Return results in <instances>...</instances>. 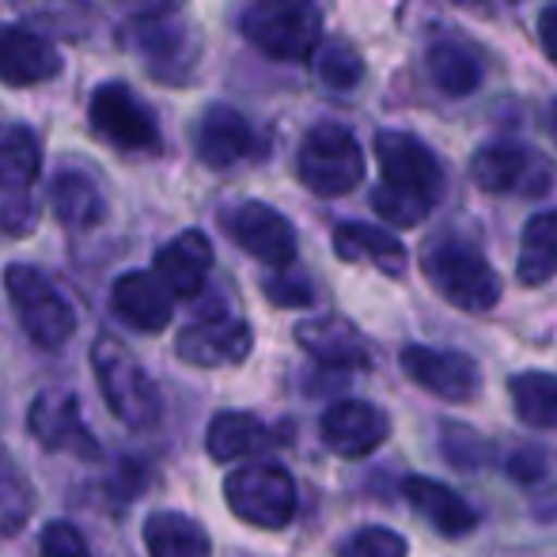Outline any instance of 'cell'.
<instances>
[{"label": "cell", "instance_id": "1", "mask_svg": "<svg viewBox=\"0 0 557 557\" xmlns=\"http://www.w3.org/2000/svg\"><path fill=\"white\" fill-rule=\"evenodd\" d=\"M91 372H96V383L103 391V403L111 406V413L125 429L145 433V429L160 425V391H156L152 375L137 364V357L117 337H96V345H91Z\"/></svg>", "mask_w": 557, "mask_h": 557}, {"label": "cell", "instance_id": "2", "mask_svg": "<svg viewBox=\"0 0 557 557\" xmlns=\"http://www.w3.org/2000/svg\"><path fill=\"white\" fill-rule=\"evenodd\" d=\"M239 30L273 61H308L323 46V15L311 0H247Z\"/></svg>", "mask_w": 557, "mask_h": 557}, {"label": "cell", "instance_id": "3", "mask_svg": "<svg viewBox=\"0 0 557 557\" xmlns=\"http://www.w3.org/2000/svg\"><path fill=\"white\" fill-rule=\"evenodd\" d=\"M425 277L447 304L462 311H490L500 300V277L478 247L455 235H441L436 243L425 247Z\"/></svg>", "mask_w": 557, "mask_h": 557}, {"label": "cell", "instance_id": "4", "mask_svg": "<svg viewBox=\"0 0 557 557\" xmlns=\"http://www.w3.org/2000/svg\"><path fill=\"white\" fill-rule=\"evenodd\" d=\"M4 293L12 304L15 319H20L23 334L38 345V349H61L69 337L76 334V311L65 300L58 285L35 265H8L4 270Z\"/></svg>", "mask_w": 557, "mask_h": 557}, {"label": "cell", "instance_id": "5", "mask_svg": "<svg viewBox=\"0 0 557 557\" xmlns=\"http://www.w3.org/2000/svg\"><path fill=\"white\" fill-rule=\"evenodd\" d=\"M232 516L262 531H281L296 516V482L281 462H250L224 478Z\"/></svg>", "mask_w": 557, "mask_h": 557}, {"label": "cell", "instance_id": "6", "mask_svg": "<svg viewBox=\"0 0 557 557\" xmlns=\"http://www.w3.org/2000/svg\"><path fill=\"white\" fill-rule=\"evenodd\" d=\"M296 171H300V183L311 194L342 198V194L357 190L360 178H364V152H360L357 137L345 125L323 122L311 125V133L304 137Z\"/></svg>", "mask_w": 557, "mask_h": 557}, {"label": "cell", "instance_id": "7", "mask_svg": "<svg viewBox=\"0 0 557 557\" xmlns=\"http://www.w3.org/2000/svg\"><path fill=\"white\" fill-rule=\"evenodd\" d=\"M88 117L96 137L122 148V152H160L156 114L133 96L129 84H99L88 103Z\"/></svg>", "mask_w": 557, "mask_h": 557}, {"label": "cell", "instance_id": "8", "mask_svg": "<svg viewBox=\"0 0 557 557\" xmlns=\"http://www.w3.org/2000/svg\"><path fill=\"white\" fill-rule=\"evenodd\" d=\"M224 232L232 235L235 247H243L250 258L273 265V270L296 262V227L265 201H239L235 209H227Z\"/></svg>", "mask_w": 557, "mask_h": 557}, {"label": "cell", "instance_id": "9", "mask_svg": "<svg viewBox=\"0 0 557 557\" xmlns=\"http://www.w3.org/2000/svg\"><path fill=\"white\" fill-rule=\"evenodd\" d=\"M470 178L478 190L485 194H523V198H539L550 190L554 168L531 148L516 145H493L470 160Z\"/></svg>", "mask_w": 557, "mask_h": 557}, {"label": "cell", "instance_id": "10", "mask_svg": "<svg viewBox=\"0 0 557 557\" xmlns=\"http://www.w3.org/2000/svg\"><path fill=\"white\" fill-rule=\"evenodd\" d=\"M27 429L46 451H65L91 462L103 455L96 433L84 425L81 403H76L73 391H42L27 410Z\"/></svg>", "mask_w": 557, "mask_h": 557}, {"label": "cell", "instance_id": "11", "mask_svg": "<svg viewBox=\"0 0 557 557\" xmlns=\"http://www.w3.org/2000/svg\"><path fill=\"white\" fill-rule=\"evenodd\" d=\"M403 372L410 375L418 387H425L429 395L444 398L451 406H462L470 398H478L482 391V372L478 364L459 349H429V345H406L398 357Z\"/></svg>", "mask_w": 557, "mask_h": 557}, {"label": "cell", "instance_id": "12", "mask_svg": "<svg viewBox=\"0 0 557 557\" xmlns=\"http://www.w3.org/2000/svg\"><path fill=\"white\" fill-rule=\"evenodd\" d=\"M375 156H380L383 183L395 186V190L418 194V198L436 206V198L444 190V171L418 137H410V133H380L375 137Z\"/></svg>", "mask_w": 557, "mask_h": 557}, {"label": "cell", "instance_id": "13", "mask_svg": "<svg viewBox=\"0 0 557 557\" xmlns=\"http://www.w3.org/2000/svg\"><path fill=\"white\" fill-rule=\"evenodd\" d=\"M319 433H323V444L334 455H342V459H364L380 444H387L391 421L380 406L364 403V398H342V403H334L323 413Z\"/></svg>", "mask_w": 557, "mask_h": 557}, {"label": "cell", "instance_id": "14", "mask_svg": "<svg viewBox=\"0 0 557 557\" xmlns=\"http://www.w3.org/2000/svg\"><path fill=\"white\" fill-rule=\"evenodd\" d=\"M61 73V53L50 38L35 35L20 23H0V84L8 88H35Z\"/></svg>", "mask_w": 557, "mask_h": 557}, {"label": "cell", "instance_id": "15", "mask_svg": "<svg viewBox=\"0 0 557 557\" xmlns=\"http://www.w3.org/2000/svg\"><path fill=\"white\" fill-rule=\"evenodd\" d=\"M255 345V334L243 319H201L175 337L178 360L194 368H227L243 364Z\"/></svg>", "mask_w": 557, "mask_h": 557}, {"label": "cell", "instance_id": "16", "mask_svg": "<svg viewBox=\"0 0 557 557\" xmlns=\"http://www.w3.org/2000/svg\"><path fill=\"white\" fill-rule=\"evenodd\" d=\"M111 308L125 326H133L140 334L168 331L171 315H175L171 288L160 281V273H145V270H129L114 281Z\"/></svg>", "mask_w": 557, "mask_h": 557}, {"label": "cell", "instance_id": "17", "mask_svg": "<svg viewBox=\"0 0 557 557\" xmlns=\"http://www.w3.org/2000/svg\"><path fill=\"white\" fill-rule=\"evenodd\" d=\"M194 148H198V160L206 163V168L224 171V168H235L243 156H250L255 133H250V122L235 111V107L213 103V107H206L198 129H194Z\"/></svg>", "mask_w": 557, "mask_h": 557}, {"label": "cell", "instance_id": "18", "mask_svg": "<svg viewBox=\"0 0 557 557\" xmlns=\"http://www.w3.org/2000/svg\"><path fill=\"white\" fill-rule=\"evenodd\" d=\"M209 270H213V243L206 239V232L190 227L156 250V273L178 300H194L206 288Z\"/></svg>", "mask_w": 557, "mask_h": 557}, {"label": "cell", "instance_id": "19", "mask_svg": "<svg viewBox=\"0 0 557 557\" xmlns=\"http://www.w3.org/2000/svg\"><path fill=\"white\" fill-rule=\"evenodd\" d=\"M403 497L410 500L413 512H418L425 523H433L444 539H462L478 528V512L470 508V500L459 497V493L444 482L410 474L403 482Z\"/></svg>", "mask_w": 557, "mask_h": 557}, {"label": "cell", "instance_id": "20", "mask_svg": "<svg viewBox=\"0 0 557 557\" xmlns=\"http://www.w3.org/2000/svg\"><path fill=\"white\" fill-rule=\"evenodd\" d=\"M296 342L326 368H368L372 364V349H368L364 334L357 331L352 323L337 315H326V319H311V323H300L296 326Z\"/></svg>", "mask_w": 557, "mask_h": 557}, {"label": "cell", "instance_id": "21", "mask_svg": "<svg viewBox=\"0 0 557 557\" xmlns=\"http://www.w3.org/2000/svg\"><path fill=\"white\" fill-rule=\"evenodd\" d=\"M273 444H277V433L265 421H258L255 413H243V410L216 413L206 429V447L216 462L247 459V455H258Z\"/></svg>", "mask_w": 557, "mask_h": 557}, {"label": "cell", "instance_id": "22", "mask_svg": "<svg viewBox=\"0 0 557 557\" xmlns=\"http://www.w3.org/2000/svg\"><path fill=\"white\" fill-rule=\"evenodd\" d=\"M334 255L345 262H372L387 277H403L406 247L391 232L372 224H342L334 232Z\"/></svg>", "mask_w": 557, "mask_h": 557}, {"label": "cell", "instance_id": "23", "mask_svg": "<svg viewBox=\"0 0 557 557\" xmlns=\"http://www.w3.org/2000/svg\"><path fill=\"white\" fill-rule=\"evenodd\" d=\"M50 206L53 216L65 227H76V232H88V227H99L107 221L103 194H99L96 178L84 175V171H61V175H53Z\"/></svg>", "mask_w": 557, "mask_h": 557}, {"label": "cell", "instance_id": "24", "mask_svg": "<svg viewBox=\"0 0 557 557\" xmlns=\"http://www.w3.org/2000/svg\"><path fill=\"white\" fill-rule=\"evenodd\" d=\"M125 46H129L133 53H140L156 73H160V65H186L190 69L194 50H198L194 38H190V27H183V23H168V20H152V15L125 35Z\"/></svg>", "mask_w": 557, "mask_h": 557}, {"label": "cell", "instance_id": "25", "mask_svg": "<svg viewBox=\"0 0 557 557\" xmlns=\"http://www.w3.org/2000/svg\"><path fill=\"white\" fill-rule=\"evenodd\" d=\"M148 557H209L213 543L198 520L183 512H152L145 520Z\"/></svg>", "mask_w": 557, "mask_h": 557}, {"label": "cell", "instance_id": "26", "mask_svg": "<svg viewBox=\"0 0 557 557\" xmlns=\"http://www.w3.org/2000/svg\"><path fill=\"white\" fill-rule=\"evenodd\" d=\"M516 277H520V285H528V288H539L550 277H557V209L554 213L531 216L528 227H523Z\"/></svg>", "mask_w": 557, "mask_h": 557}, {"label": "cell", "instance_id": "27", "mask_svg": "<svg viewBox=\"0 0 557 557\" xmlns=\"http://www.w3.org/2000/svg\"><path fill=\"white\" fill-rule=\"evenodd\" d=\"M42 171V148L35 129L12 122L0 125V186L4 190H30Z\"/></svg>", "mask_w": 557, "mask_h": 557}, {"label": "cell", "instance_id": "28", "mask_svg": "<svg viewBox=\"0 0 557 557\" xmlns=\"http://www.w3.org/2000/svg\"><path fill=\"white\" fill-rule=\"evenodd\" d=\"M512 410L531 429H557V375L554 372H520L508 383Z\"/></svg>", "mask_w": 557, "mask_h": 557}, {"label": "cell", "instance_id": "29", "mask_svg": "<svg viewBox=\"0 0 557 557\" xmlns=\"http://www.w3.org/2000/svg\"><path fill=\"white\" fill-rule=\"evenodd\" d=\"M429 81L451 99L474 96L478 84H482V65L470 50L455 42H436L429 50Z\"/></svg>", "mask_w": 557, "mask_h": 557}, {"label": "cell", "instance_id": "30", "mask_svg": "<svg viewBox=\"0 0 557 557\" xmlns=\"http://www.w3.org/2000/svg\"><path fill=\"white\" fill-rule=\"evenodd\" d=\"M30 512H35V490H30L20 462L12 459V451L0 444V539L20 535Z\"/></svg>", "mask_w": 557, "mask_h": 557}, {"label": "cell", "instance_id": "31", "mask_svg": "<svg viewBox=\"0 0 557 557\" xmlns=\"http://www.w3.org/2000/svg\"><path fill=\"white\" fill-rule=\"evenodd\" d=\"M315 76L323 88L331 91H352L360 81H364V61L342 38H331L315 50Z\"/></svg>", "mask_w": 557, "mask_h": 557}, {"label": "cell", "instance_id": "32", "mask_svg": "<svg viewBox=\"0 0 557 557\" xmlns=\"http://www.w3.org/2000/svg\"><path fill=\"white\" fill-rule=\"evenodd\" d=\"M372 209L387 224H395V227H418L429 216L433 201H425V198H418V194H406V190H395V186L380 183L372 190Z\"/></svg>", "mask_w": 557, "mask_h": 557}, {"label": "cell", "instance_id": "33", "mask_svg": "<svg viewBox=\"0 0 557 557\" xmlns=\"http://www.w3.org/2000/svg\"><path fill=\"white\" fill-rule=\"evenodd\" d=\"M410 543L391 528H360L337 546V557H406Z\"/></svg>", "mask_w": 557, "mask_h": 557}, {"label": "cell", "instance_id": "34", "mask_svg": "<svg viewBox=\"0 0 557 557\" xmlns=\"http://www.w3.org/2000/svg\"><path fill=\"white\" fill-rule=\"evenodd\" d=\"M441 451H444V459L459 470H478L485 462V441L474 429H462V425H444Z\"/></svg>", "mask_w": 557, "mask_h": 557}, {"label": "cell", "instance_id": "35", "mask_svg": "<svg viewBox=\"0 0 557 557\" xmlns=\"http://www.w3.org/2000/svg\"><path fill=\"white\" fill-rule=\"evenodd\" d=\"M35 224H38V209L30 201V190H4L0 186V235L20 239V235L35 232Z\"/></svg>", "mask_w": 557, "mask_h": 557}, {"label": "cell", "instance_id": "36", "mask_svg": "<svg viewBox=\"0 0 557 557\" xmlns=\"http://www.w3.org/2000/svg\"><path fill=\"white\" fill-rule=\"evenodd\" d=\"M38 557H91L84 535L65 520H53L38 535Z\"/></svg>", "mask_w": 557, "mask_h": 557}, {"label": "cell", "instance_id": "37", "mask_svg": "<svg viewBox=\"0 0 557 557\" xmlns=\"http://www.w3.org/2000/svg\"><path fill=\"white\" fill-rule=\"evenodd\" d=\"M262 288L277 308H311V304H315V288H311L308 277H288V273H277V277H265Z\"/></svg>", "mask_w": 557, "mask_h": 557}, {"label": "cell", "instance_id": "38", "mask_svg": "<svg viewBox=\"0 0 557 557\" xmlns=\"http://www.w3.org/2000/svg\"><path fill=\"white\" fill-rule=\"evenodd\" d=\"M508 474H512L520 485H535L550 474V459H546L543 451H535V447H528V451H520V455L508 459Z\"/></svg>", "mask_w": 557, "mask_h": 557}, {"label": "cell", "instance_id": "39", "mask_svg": "<svg viewBox=\"0 0 557 557\" xmlns=\"http://www.w3.org/2000/svg\"><path fill=\"white\" fill-rule=\"evenodd\" d=\"M539 42H543V53L557 65V4L546 8L543 15H539Z\"/></svg>", "mask_w": 557, "mask_h": 557}, {"label": "cell", "instance_id": "40", "mask_svg": "<svg viewBox=\"0 0 557 557\" xmlns=\"http://www.w3.org/2000/svg\"><path fill=\"white\" fill-rule=\"evenodd\" d=\"M114 4H122V8H129V12H137V15H163V12H171V8L178 4V0H114Z\"/></svg>", "mask_w": 557, "mask_h": 557}, {"label": "cell", "instance_id": "41", "mask_svg": "<svg viewBox=\"0 0 557 557\" xmlns=\"http://www.w3.org/2000/svg\"><path fill=\"white\" fill-rule=\"evenodd\" d=\"M455 4L470 8V12H485V0H455Z\"/></svg>", "mask_w": 557, "mask_h": 557}, {"label": "cell", "instance_id": "42", "mask_svg": "<svg viewBox=\"0 0 557 557\" xmlns=\"http://www.w3.org/2000/svg\"><path fill=\"white\" fill-rule=\"evenodd\" d=\"M550 133H554V140H557V99L550 103Z\"/></svg>", "mask_w": 557, "mask_h": 557}, {"label": "cell", "instance_id": "43", "mask_svg": "<svg viewBox=\"0 0 557 557\" xmlns=\"http://www.w3.org/2000/svg\"><path fill=\"white\" fill-rule=\"evenodd\" d=\"M505 557H512V554H505Z\"/></svg>", "mask_w": 557, "mask_h": 557}]
</instances>
